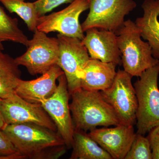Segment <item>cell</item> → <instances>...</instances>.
<instances>
[{
    "mask_svg": "<svg viewBox=\"0 0 159 159\" xmlns=\"http://www.w3.org/2000/svg\"><path fill=\"white\" fill-rule=\"evenodd\" d=\"M25 159H56L66 152L58 132L33 123L9 124L3 129Z\"/></svg>",
    "mask_w": 159,
    "mask_h": 159,
    "instance_id": "6da1fadb",
    "label": "cell"
},
{
    "mask_svg": "<svg viewBox=\"0 0 159 159\" xmlns=\"http://www.w3.org/2000/svg\"><path fill=\"white\" fill-rule=\"evenodd\" d=\"M71 96L70 107L74 129L87 132L98 126L120 125L113 109L103 99L100 91L80 88Z\"/></svg>",
    "mask_w": 159,
    "mask_h": 159,
    "instance_id": "7a4b0ae2",
    "label": "cell"
},
{
    "mask_svg": "<svg viewBox=\"0 0 159 159\" xmlns=\"http://www.w3.org/2000/svg\"><path fill=\"white\" fill-rule=\"evenodd\" d=\"M115 33L124 70L131 76L140 77L159 63V60L153 57L150 45L142 40L140 30L132 20H125Z\"/></svg>",
    "mask_w": 159,
    "mask_h": 159,
    "instance_id": "3957f363",
    "label": "cell"
},
{
    "mask_svg": "<svg viewBox=\"0 0 159 159\" xmlns=\"http://www.w3.org/2000/svg\"><path fill=\"white\" fill-rule=\"evenodd\" d=\"M159 63L144 71L134 84L138 99L137 133L146 134L159 125Z\"/></svg>",
    "mask_w": 159,
    "mask_h": 159,
    "instance_id": "277c9868",
    "label": "cell"
},
{
    "mask_svg": "<svg viewBox=\"0 0 159 159\" xmlns=\"http://www.w3.org/2000/svg\"><path fill=\"white\" fill-rule=\"evenodd\" d=\"M29 40L27 51L15 59L16 64L25 67L32 75L43 74L57 65L59 56L58 39L49 37L37 29Z\"/></svg>",
    "mask_w": 159,
    "mask_h": 159,
    "instance_id": "5b68a950",
    "label": "cell"
},
{
    "mask_svg": "<svg viewBox=\"0 0 159 159\" xmlns=\"http://www.w3.org/2000/svg\"><path fill=\"white\" fill-rule=\"evenodd\" d=\"M132 77L124 70H119L111 87L100 91L103 99L113 109L122 125L136 124L138 99L132 83Z\"/></svg>",
    "mask_w": 159,
    "mask_h": 159,
    "instance_id": "8992f818",
    "label": "cell"
},
{
    "mask_svg": "<svg viewBox=\"0 0 159 159\" xmlns=\"http://www.w3.org/2000/svg\"><path fill=\"white\" fill-rule=\"evenodd\" d=\"M136 6L134 0H91L89 12L81 25L83 31L97 28L116 32Z\"/></svg>",
    "mask_w": 159,
    "mask_h": 159,
    "instance_id": "52a82bcc",
    "label": "cell"
},
{
    "mask_svg": "<svg viewBox=\"0 0 159 159\" xmlns=\"http://www.w3.org/2000/svg\"><path fill=\"white\" fill-rule=\"evenodd\" d=\"M59 56L57 65L65 75L70 96L81 88L80 76L90 59L87 49L82 40L59 34Z\"/></svg>",
    "mask_w": 159,
    "mask_h": 159,
    "instance_id": "ba28073f",
    "label": "cell"
},
{
    "mask_svg": "<svg viewBox=\"0 0 159 159\" xmlns=\"http://www.w3.org/2000/svg\"><path fill=\"white\" fill-rule=\"evenodd\" d=\"M91 0H74L64 9L39 18L37 29L46 34L51 32L83 40L84 37L79 22L80 14L89 9Z\"/></svg>",
    "mask_w": 159,
    "mask_h": 159,
    "instance_id": "9c48e42d",
    "label": "cell"
},
{
    "mask_svg": "<svg viewBox=\"0 0 159 159\" xmlns=\"http://www.w3.org/2000/svg\"><path fill=\"white\" fill-rule=\"evenodd\" d=\"M58 84L54 93L40 104L48 114L57 127V132L67 148H72L74 126L71 116L67 82L65 74L57 79Z\"/></svg>",
    "mask_w": 159,
    "mask_h": 159,
    "instance_id": "30bf717a",
    "label": "cell"
},
{
    "mask_svg": "<svg viewBox=\"0 0 159 159\" xmlns=\"http://www.w3.org/2000/svg\"><path fill=\"white\" fill-rule=\"evenodd\" d=\"M1 105L6 125L33 123L57 130L55 123L41 104L28 102L15 93L2 99Z\"/></svg>",
    "mask_w": 159,
    "mask_h": 159,
    "instance_id": "8fae6325",
    "label": "cell"
},
{
    "mask_svg": "<svg viewBox=\"0 0 159 159\" xmlns=\"http://www.w3.org/2000/svg\"><path fill=\"white\" fill-rule=\"evenodd\" d=\"M88 134L112 159H124L136 133L133 125L120 124L113 128H96Z\"/></svg>",
    "mask_w": 159,
    "mask_h": 159,
    "instance_id": "7c38bea8",
    "label": "cell"
},
{
    "mask_svg": "<svg viewBox=\"0 0 159 159\" xmlns=\"http://www.w3.org/2000/svg\"><path fill=\"white\" fill-rule=\"evenodd\" d=\"M85 32L82 42L90 58L117 65L122 64L115 32L97 28L89 29Z\"/></svg>",
    "mask_w": 159,
    "mask_h": 159,
    "instance_id": "4fadbf2b",
    "label": "cell"
},
{
    "mask_svg": "<svg viewBox=\"0 0 159 159\" xmlns=\"http://www.w3.org/2000/svg\"><path fill=\"white\" fill-rule=\"evenodd\" d=\"M64 74L59 66L55 65L37 79L31 80L20 79L15 92L28 102L40 104L54 93L57 87L56 81Z\"/></svg>",
    "mask_w": 159,
    "mask_h": 159,
    "instance_id": "5bb4252c",
    "label": "cell"
},
{
    "mask_svg": "<svg viewBox=\"0 0 159 159\" xmlns=\"http://www.w3.org/2000/svg\"><path fill=\"white\" fill-rule=\"evenodd\" d=\"M116 63L104 62L90 58L83 69L81 88L90 91H102L112 85L116 75Z\"/></svg>",
    "mask_w": 159,
    "mask_h": 159,
    "instance_id": "9a60e30c",
    "label": "cell"
},
{
    "mask_svg": "<svg viewBox=\"0 0 159 159\" xmlns=\"http://www.w3.org/2000/svg\"><path fill=\"white\" fill-rule=\"evenodd\" d=\"M144 13L135 24L142 38L149 44L152 55L159 59V3L158 0H145L142 6Z\"/></svg>",
    "mask_w": 159,
    "mask_h": 159,
    "instance_id": "2e32d148",
    "label": "cell"
},
{
    "mask_svg": "<svg viewBox=\"0 0 159 159\" xmlns=\"http://www.w3.org/2000/svg\"><path fill=\"white\" fill-rule=\"evenodd\" d=\"M87 132L74 129L70 159H112Z\"/></svg>",
    "mask_w": 159,
    "mask_h": 159,
    "instance_id": "e0dca14e",
    "label": "cell"
},
{
    "mask_svg": "<svg viewBox=\"0 0 159 159\" xmlns=\"http://www.w3.org/2000/svg\"><path fill=\"white\" fill-rule=\"evenodd\" d=\"M21 71L15 60L0 50V98L6 99L15 93Z\"/></svg>",
    "mask_w": 159,
    "mask_h": 159,
    "instance_id": "ac0fdd59",
    "label": "cell"
},
{
    "mask_svg": "<svg viewBox=\"0 0 159 159\" xmlns=\"http://www.w3.org/2000/svg\"><path fill=\"white\" fill-rule=\"evenodd\" d=\"M29 40L19 27L17 19L9 16L0 6V42L11 41L27 47Z\"/></svg>",
    "mask_w": 159,
    "mask_h": 159,
    "instance_id": "d6986e66",
    "label": "cell"
},
{
    "mask_svg": "<svg viewBox=\"0 0 159 159\" xmlns=\"http://www.w3.org/2000/svg\"><path fill=\"white\" fill-rule=\"evenodd\" d=\"M0 2L11 13L17 14L25 21L29 31L37 29L38 15L34 2L25 0H0Z\"/></svg>",
    "mask_w": 159,
    "mask_h": 159,
    "instance_id": "ffe728a7",
    "label": "cell"
},
{
    "mask_svg": "<svg viewBox=\"0 0 159 159\" xmlns=\"http://www.w3.org/2000/svg\"><path fill=\"white\" fill-rule=\"evenodd\" d=\"M124 159H152L150 142L148 138L136 133Z\"/></svg>",
    "mask_w": 159,
    "mask_h": 159,
    "instance_id": "44dd1931",
    "label": "cell"
},
{
    "mask_svg": "<svg viewBox=\"0 0 159 159\" xmlns=\"http://www.w3.org/2000/svg\"><path fill=\"white\" fill-rule=\"evenodd\" d=\"M25 159L16 150L9 137L0 129V159Z\"/></svg>",
    "mask_w": 159,
    "mask_h": 159,
    "instance_id": "7402d4cb",
    "label": "cell"
},
{
    "mask_svg": "<svg viewBox=\"0 0 159 159\" xmlns=\"http://www.w3.org/2000/svg\"><path fill=\"white\" fill-rule=\"evenodd\" d=\"M74 0H37L34 2L39 16L45 15L57 6L65 3H71Z\"/></svg>",
    "mask_w": 159,
    "mask_h": 159,
    "instance_id": "603a6c76",
    "label": "cell"
},
{
    "mask_svg": "<svg viewBox=\"0 0 159 159\" xmlns=\"http://www.w3.org/2000/svg\"><path fill=\"white\" fill-rule=\"evenodd\" d=\"M147 137L150 142L152 159H159V125L152 128Z\"/></svg>",
    "mask_w": 159,
    "mask_h": 159,
    "instance_id": "cb8c5ba5",
    "label": "cell"
},
{
    "mask_svg": "<svg viewBox=\"0 0 159 159\" xmlns=\"http://www.w3.org/2000/svg\"><path fill=\"white\" fill-rule=\"evenodd\" d=\"M2 99L0 98V129L3 130L6 126V124L3 118L2 114V110H1V101Z\"/></svg>",
    "mask_w": 159,
    "mask_h": 159,
    "instance_id": "d4e9b609",
    "label": "cell"
},
{
    "mask_svg": "<svg viewBox=\"0 0 159 159\" xmlns=\"http://www.w3.org/2000/svg\"><path fill=\"white\" fill-rule=\"evenodd\" d=\"M3 49V47L2 44V42H0V50H2Z\"/></svg>",
    "mask_w": 159,
    "mask_h": 159,
    "instance_id": "484cf974",
    "label": "cell"
},
{
    "mask_svg": "<svg viewBox=\"0 0 159 159\" xmlns=\"http://www.w3.org/2000/svg\"><path fill=\"white\" fill-rule=\"evenodd\" d=\"M158 2H159V0H158Z\"/></svg>",
    "mask_w": 159,
    "mask_h": 159,
    "instance_id": "4316f807",
    "label": "cell"
},
{
    "mask_svg": "<svg viewBox=\"0 0 159 159\" xmlns=\"http://www.w3.org/2000/svg\"></svg>",
    "mask_w": 159,
    "mask_h": 159,
    "instance_id": "83f0119b",
    "label": "cell"
}]
</instances>
